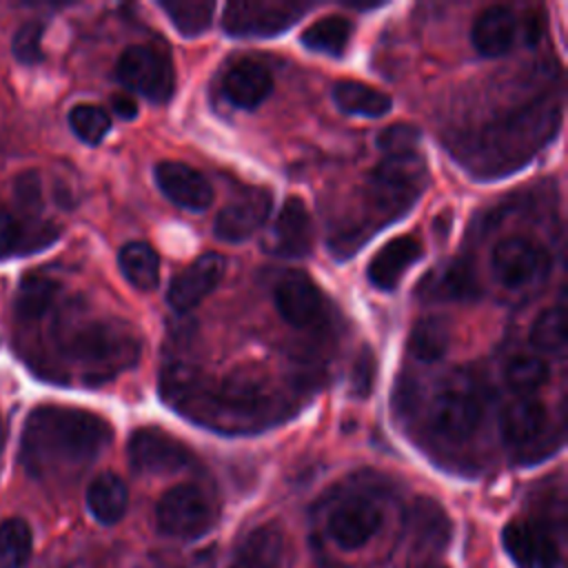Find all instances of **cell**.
I'll list each match as a JSON object with an SVG mask.
<instances>
[{"label":"cell","instance_id":"cell-1","mask_svg":"<svg viewBox=\"0 0 568 568\" xmlns=\"http://www.w3.org/2000/svg\"><path fill=\"white\" fill-rule=\"evenodd\" d=\"M111 426L95 413L71 406H38L24 419L20 457L29 473L44 475L93 462L111 442Z\"/></svg>","mask_w":568,"mask_h":568},{"label":"cell","instance_id":"cell-2","mask_svg":"<svg viewBox=\"0 0 568 568\" xmlns=\"http://www.w3.org/2000/svg\"><path fill=\"white\" fill-rule=\"evenodd\" d=\"M60 355L80 371L89 386H98L131 368L140 357V335L120 320H84L55 328Z\"/></svg>","mask_w":568,"mask_h":568},{"label":"cell","instance_id":"cell-3","mask_svg":"<svg viewBox=\"0 0 568 568\" xmlns=\"http://www.w3.org/2000/svg\"><path fill=\"white\" fill-rule=\"evenodd\" d=\"M424 186L426 162L417 149L384 153L366 180V202L373 215L393 222L417 202Z\"/></svg>","mask_w":568,"mask_h":568},{"label":"cell","instance_id":"cell-4","mask_svg":"<svg viewBox=\"0 0 568 568\" xmlns=\"http://www.w3.org/2000/svg\"><path fill=\"white\" fill-rule=\"evenodd\" d=\"M484 415V402L468 375L448 377L435 393L428 410L430 428L448 442H464L475 435Z\"/></svg>","mask_w":568,"mask_h":568},{"label":"cell","instance_id":"cell-5","mask_svg":"<svg viewBox=\"0 0 568 568\" xmlns=\"http://www.w3.org/2000/svg\"><path fill=\"white\" fill-rule=\"evenodd\" d=\"M158 530L175 539H197L215 526V506L195 484L169 488L155 506Z\"/></svg>","mask_w":568,"mask_h":568},{"label":"cell","instance_id":"cell-6","mask_svg":"<svg viewBox=\"0 0 568 568\" xmlns=\"http://www.w3.org/2000/svg\"><path fill=\"white\" fill-rule=\"evenodd\" d=\"M311 4L293 0H235L224 7L222 29L233 38H273L291 29Z\"/></svg>","mask_w":568,"mask_h":568},{"label":"cell","instance_id":"cell-7","mask_svg":"<svg viewBox=\"0 0 568 568\" xmlns=\"http://www.w3.org/2000/svg\"><path fill=\"white\" fill-rule=\"evenodd\" d=\"M115 78L124 89L155 104L166 102L175 84V73L169 55L149 44L126 47L118 58Z\"/></svg>","mask_w":568,"mask_h":568},{"label":"cell","instance_id":"cell-8","mask_svg":"<svg viewBox=\"0 0 568 568\" xmlns=\"http://www.w3.org/2000/svg\"><path fill=\"white\" fill-rule=\"evenodd\" d=\"M490 268L497 284L508 291H519L539 282L546 275L548 253L530 237L510 235L495 244L490 255Z\"/></svg>","mask_w":568,"mask_h":568},{"label":"cell","instance_id":"cell-9","mask_svg":"<svg viewBox=\"0 0 568 568\" xmlns=\"http://www.w3.org/2000/svg\"><path fill=\"white\" fill-rule=\"evenodd\" d=\"M126 453L133 470L149 475L180 473L193 464L191 450L180 439L153 426L138 428L129 437Z\"/></svg>","mask_w":568,"mask_h":568},{"label":"cell","instance_id":"cell-10","mask_svg":"<svg viewBox=\"0 0 568 568\" xmlns=\"http://www.w3.org/2000/svg\"><path fill=\"white\" fill-rule=\"evenodd\" d=\"M384 513L377 501L364 495H351L333 506L326 517V532L335 546L355 550L368 544L382 528Z\"/></svg>","mask_w":568,"mask_h":568},{"label":"cell","instance_id":"cell-11","mask_svg":"<svg viewBox=\"0 0 568 568\" xmlns=\"http://www.w3.org/2000/svg\"><path fill=\"white\" fill-rule=\"evenodd\" d=\"M226 271V260L220 253H204L193 260L184 271H180L166 291V302L173 311H193L206 295H211L222 282Z\"/></svg>","mask_w":568,"mask_h":568},{"label":"cell","instance_id":"cell-12","mask_svg":"<svg viewBox=\"0 0 568 568\" xmlns=\"http://www.w3.org/2000/svg\"><path fill=\"white\" fill-rule=\"evenodd\" d=\"M275 308L295 328H308L324 315V295L315 282L300 271L284 273L273 291Z\"/></svg>","mask_w":568,"mask_h":568},{"label":"cell","instance_id":"cell-13","mask_svg":"<svg viewBox=\"0 0 568 568\" xmlns=\"http://www.w3.org/2000/svg\"><path fill=\"white\" fill-rule=\"evenodd\" d=\"M273 197L266 189L251 186L231 200L215 217L213 233L222 242H244L262 229L271 213Z\"/></svg>","mask_w":568,"mask_h":568},{"label":"cell","instance_id":"cell-14","mask_svg":"<svg viewBox=\"0 0 568 568\" xmlns=\"http://www.w3.org/2000/svg\"><path fill=\"white\" fill-rule=\"evenodd\" d=\"M313 220L311 213L306 209V204L291 195L271 229V237L266 242V251L277 255V257H286V260H300L306 257L313 248Z\"/></svg>","mask_w":568,"mask_h":568},{"label":"cell","instance_id":"cell-15","mask_svg":"<svg viewBox=\"0 0 568 568\" xmlns=\"http://www.w3.org/2000/svg\"><path fill=\"white\" fill-rule=\"evenodd\" d=\"M424 302H466L479 297L475 268L464 257H450L433 266L417 284Z\"/></svg>","mask_w":568,"mask_h":568},{"label":"cell","instance_id":"cell-16","mask_svg":"<svg viewBox=\"0 0 568 568\" xmlns=\"http://www.w3.org/2000/svg\"><path fill=\"white\" fill-rule=\"evenodd\" d=\"M158 189L178 206L186 211H204L213 202V189L209 180L193 166L175 160L158 162L153 169Z\"/></svg>","mask_w":568,"mask_h":568},{"label":"cell","instance_id":"cell-17","mask_svg":"<svg viewBox=\"0 0 568 568\" xmlns=\"http://www.w3.org/2000/svg\"><path fill=\"white\" fill-rule=\"evenodd\" d=\"M222 91L231 104L240 109H255L273 91L271 69L255 58H240L226 69Z\"/></svg>","mask_w":568,"mask_h":568},{"label":"cell","instance_id":"cell-18","mask_svg":"<svg viewBox=\"0 0 568 568\" xmlns=\"http://www.w3.org/2000/svg\"><path fill=\"white\" fill-rule=\"evenodd\" d=\"M501 437L515 450H530L548 430V410L535 397H519L501 413Z\"/></svg>","mask_w":568,"mask_h":568},{"label":"cell","instance_id":"cell-19","mask_svg":"<svg viewBox=\"0 0 568 568\" xmlns=\"http://www.w3.org/2000/svg\"><path fill=\"white\" fill-rule=\"evenodd\" d=\"M422 242L413 235H397L390 242H386L368 262L366 275L368 282L379 291H393L397 288L404 273L422 260Z\"/></svg>","mask_w":568,"mask_h":568},{"label":"cell","instance_id":"cell-20","mask_svg":"<svg viewBox=\"0 0 568 568\" xmlns=\"http://www.w3.org/2000/svg\"><path fill=\"white\" fill-rule=\"evenodd\" d=\"M58 240V226L44 220L18 217L0 206V260L33 253Z\"/></svg>","mask_w":568,"mask_h":568},{"label":"cell","instance_id":"cell-21","mask_svg":"<svg viewBox=\"0 0 568 568\" xmlns=\"http://www.w3.org/2000/svg\"><path fill=\"white\" fill-rule=\"evenodd\" d=\"M517 38V16L506 4H493L484 9L470 31L473 47L486 58H499L508 53Z\"/></svg>","mask_w":568,"mask_h":568},{"label":"cell","instance_id":"cell-22","mask_svg":"<svg viewBox=\"0 0 568 568\" xmlns=\"http://www.w3.org/2000/svg\"><path fill=\"white\" fill-rule=\"evenodd\" d=\"M129 506L126 484L115 473H100L87 488V508L104 526L120 521Z\"/></svg>","mask_w":568,"mask_h":568},{"label":"cell","instance_id":"cell-23","mask_svg":"<svg viewBox=\"0 0 568 568\" xmlns=\"http://www.w3.org/2000/svg\"><path fill=\"white\" fill-rule=\"evenodd\" d=\"M333 102L337 104L339 111L348 115H362V118H382L393 106V100L384 91L357 80L335 82Z\"/></svg>","mask_w":568,"mask_h":568},{"label":"cell","instance_id":"cell-24","mask_svg":"<svg viewBox=\"0 0 568 568\" xmlns=\"http://www.w3.org/2000/svg\"><path fill=\"white\" fill-rule=\"evenodd\" d=\"M408 524L413 528L417 544L426 548H437V550H442L448 544L450 519L435 499L430 497L415 499L408 515Z\"/></svg>","mask_w":568,"mask_h":568},{"label":"cell","instance_id":"cell-25","mask_svg":"<svg viewBox=\"0 0 568 568\" xmlns=\"http://www.w3.org/2000/svg\"><path fill=\"white\" fill-rule=\"evenodd\" d=\"M60 295V284L47 275L31 273L20 282L16 295V315L20 322L42 320L55 306Z\"/></svg>","mask_w":568,"mask_h":568},{"label":"cell","instance_id":"cell-26","mask_svg":"<svg viewBox=\"0 0 568 568\" xmlns=\"http://www.w3.org/2000/svg\"><path fill=\"white\" fill-rule=\"evenodd\" d=\"M118 264L126 282L138 291H151L160 282V257L146 242L124 244Z\"/></svg>","mask_w":568,"mask_h":568},{"label":"cell","instance_id":"cell-27","mask_svg":"<svg viewBox=\"0 0 568 568\" xmlns=\"http://www.w3.org/2000/svg\"><path fill=\"white\" fill-rule=\"evenodd\" d=\"M353 24L344 16H326L317 22H313L304 33H302V44L311 51L324 53L339 58L351 40Z\"/></svg>","mask_w":568,"mask_h":568},{"label":"cell","instance_id":"cell-28","mask_svg":"<svg viewBox=\"0 0 568 568\" xmlns=\"http://www.w3.org/2000/svg\"><path fill=\"white\" fill-rule=\"evenodd\" d=\"M448 344H450V331L442 317L419 320L408 339L410 355L426 364L442 359L448 351Z\"/></svg>","mask_w":568,"mask_h":568},{"label":"cell","instance_id":"cell-29","mask_svg":"<svg viewBox=\"0 0 568 568\" xmlns=\"http://www.w3.org/2000/svg\"><path fill=\"white\" fill-rule=\"evenodd\" d=\"M160 4L184 38H195L211 27L215 9L211 0H164Z\"/></svg>","mask_w":568,"mask_h":568},{"label":"cell","instance_id":"cell-30","mask_svg":"<svg viewBox=\"0 0 568 568\" xmlns=\"http://www.w3.org/2000/svg\"><path fill=\"white\" fill-rule=\"evenodd\" d=\"M33 548V535L24 519L11 517L0 524V568H22Z\"/></svg>","mask_w":568,"mask_h":568},{"label":"cell","instance_id":"cell-31","mask_svg":"<svg viewBox=\"0 0 568 568\" xmlns=\"http://www.w3.org/2000/svg\"><path fill=\"white\" fill-rule=\"evenodd\" d=\"M550 368L537 353H517L508 359L504 377L506 384L517 393H532L548 382Z\"/></svg>","mask_w":568,"mask_h":568},{"label":"cell","instance_id":"cell-32","mask_svg":"<svg viewBox=\"0 0 568 568\" xmlns=\"http://www.w3.org/2000/svg\"><path fill=\"white\" fill-rule=\"evenodd\" d=\"M537 521H524V519H513L506 524L501 539L506 552L513 557L515 564L521 568H532L537 561Z\"/></svg>","mask_w":568,"mask_h":568},{"label":"cell","instance_id":"cell-33","mask_svg":"<svg viewBox=\"0 0 568 568\" xmlns=\"http://www.w3.org/2000/svg\"><path fill=\"white\" fill-rule=\"evenodd\" d=\"M280 537L271 528L255 530L242 546L240 557L231 568H277Z\"/></svg>","mask_w":568,"mask_h":568},{"label":"cell","instance_id":"cell-34","mask_svg":"<svg viewBox=\"0 0 568 568\" xmlns=\"http://www.w3.org/2000/svg\"><path fill=\"white\" fill-rule=\"evenodd\" d=\"M69 126L84 144H100L111 131V118L98 104H75L69 111Z\"/></svg>","mask_w":568,"mask_h":568},{"label":"cell","instance_id":"cell-35","mask_svg":"<svg viewBox=\"0 0 568 568\" xmlns=\"http://www.w3.org/2000/svg\"><path fill=\"white\" fill-rule=\"evenodd\" d=\"M530 344L539 351H561L566 344L564 333V311L561 306H552L541 311L530 328Z\"/></svg>","mask_w":568,"mask_h":568},{"label":"cell","instance_id":"cell-36","mask_svg":"<svg viewBox=\"0 0 568 568\" xmlns=\"http://www.w3.org/2000/svg\"><path fill=\"white\" fill-rule=\"evenodd\" d=\"M42 22L38 20H31V22H24L13 40H11V53L18 62L22 64H38L42 60Z\"/></svg>","mask_w":568,"mask_h":568},{"label":"cell","instance_id":"cell-37","mask_svg":"<svg viewBox=\"0 0 568 568\" xmlns=\"http://www.w3.org/2000/svg\"><path fill=\"white\" fill-rule=\"evenodd\" d=\"M417 142H419V131L410 124H393L388 129H384L379 135H377V146L384 151V153H397V151H413L417 149Z\"/></svg>","mask_w":568,"mask_h":568},{"label":"cell","instance_id":"cell-38","mask_svg":"<svg viewBox=\"0 0 568 568\" xmlns=\"http://www.w3.org/2000/svg\"><path fill=\"white\" fill-rule=\"evenodd\" d=\"M373 362H371V355L364 353L359 364L355 366V390L357 395H366L368 388H371V382H373Z\"/></svg>","mask_w":568,"mask_h":568},{"label":"cell","instance_id":"cell-39","mask_svg":"<svg viewBox=\"0 0 568 568\" xmlns=\"http://www.w3.org/2000/svg\"><path fill=\"white\" fill-rule=\"evenodd\" d=\"M111 106L113 111L122 118V120H133L138 115V104L133 98L124 95V93H118L111 98Z\"/></svg>","mask_w":568,"mask_h":568},{"label":"cell","instance_id":"cell-40","mask_svg":"<svg viewBox=\"0 0 568 568\" xmlns=\"http://www.w3.org/2000/svg\"><path fill=\"white\" fill-rule=\"evenodd\" d=\"M422 568H446V566H439V564H426V566H422Z\"/></svg>","mask_w":568,"mask_h":568},{"label":"cell","instance_id":"cell-41","mask_svg":"<svg viewBox=\"0 0 568 568\" xmlns=\"http://www.w3.org/2000/svg\"><path fill=\"white\" fill-rule=\"evenodd\" d=\"M0 442H2V435H0Z\"/></svg>","mask_w":568,"mask_h":568}]
</instances>
